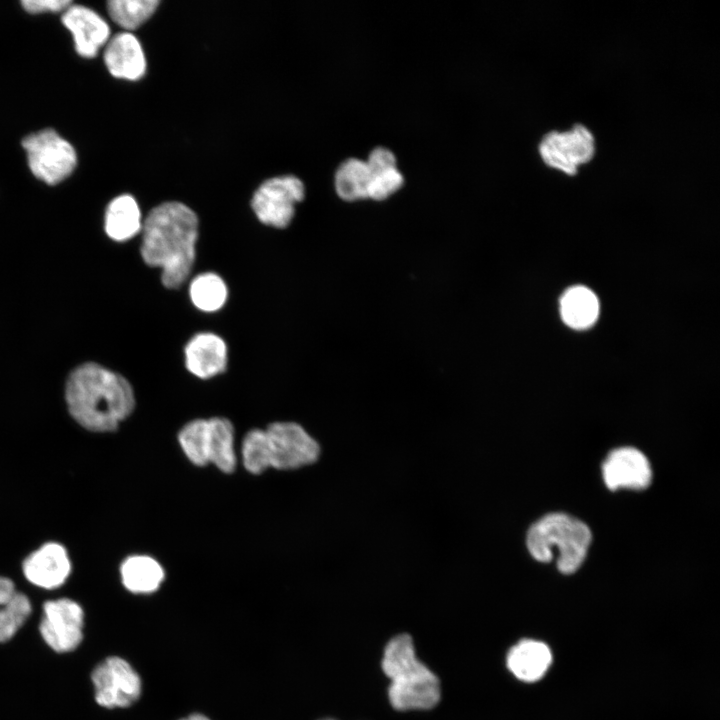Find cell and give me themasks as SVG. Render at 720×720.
I'll use <instances>...</instances> for the list:
<instances>
[{
  "mask_svg": "<svg viewBox=\"0 0 720 720\" xmlns=\"http://www.w3.org/2000/svg\"><path fill=\"white\" fill-rule=\"evenodd\" d=\"M158 5V0H111L107 10L117 25L134 30L151 17Z\"/></svg>",
  "mask_w": 720,
  "mask_h": 720,
  "instance_id": "cb8c5ba5",
  "label": "cell"
},
{
  "mask_svg": "<svg viewBox=\"0 0 720 720\" xmlns=\"http://www.w3.org/2000/svg\"><path fill=\"white\" fill-rule=\"evenodd\" d=\"M370 171L366 161L355 158L344 161L335 174V189L346 201L368 198Z\"/></svg>",
  "mask_w": 720,
  "mask_h": 720,
  "instance_id": "7402d4cb",
  "label": "cell"
},
{
  "mask_svg": "<svg viewBox=\"0 0 720 720\" xmlns=\"http://www.w3.org/2000/svg\"><path fill=\"white\" fill-rule=\"evenodd\" d=\"M73 2L70 0H23L25 11L30 14L64 12Z\"/></svg>",
  "mask_w": 720,
  "mask_h": 720,
  "instance_id": "83f0119b",
  "label": "cell"
},
{
  "mask_svg": "<svg viewBox=\"0 0 720 720\" xmlns=\"http://www.w3.org/2000/svg\"><path fill=\"white\" fill-rule=\"evenodd\" d=\"M197 237V216L183 203L164 202L146 216L140 253L147 265L161 268L166 288L180 287L189 276Z\"/></svg>",
  "mask_w": 720,
  "mask_h": 720,
  "instance_id": "6da1fadb",
  "label": "cell"
},
{
  "mask_svg": "<svg viewBox=\"0 0 720 720\" xmlns=\"http://www.w3.org/2000/svg\"><path fill=\"white\" fill-rule=\"evenodd\" d=\"M22 147L26 151L30 171L49 185L66 179L77 165L73 145L51 128L27 135L22 140Z\"/></svg>",
  "mask_w": 720,
  "mask_h": 720,
  "instance_id": "5b68a950",
  "label": "cell"
},
{
  "mask_svg": "<svg viewBox=\"0 0 720 720\" xmlns=\"http://www.w3.org/2000/svg\"><path fill=\"white\" fill-rule=\"evenodd\" d=\"M263 431L269 467L297 469L316 462L320 456L318 442L298 423L276 422Z\"/></svg>",
  "mask_w": 720,
  "mask_h": 720,
  "instance_id": "8992f818",
  "label": "cell"
},
{
  "mask_svg": "<svg viewBox=\"0 0 720 720\" xmlns=\"http://www.w3.org/2000/svg\"><path fill=\"white\" fill-rule=\"evenodd\" d=\"M22 570L25 578L31 584L42 589L53 590L66 582L72 565L63 545L48 542L25 558Z\"/></svg>",
  "mask_w": 720,
  "mask_h": 720,
  "instance_id": "7c38bea8",
  "label": "cell"
},
{
  "mask_svg": "<svg viewBox=\"0 0 720 720\" xmlns=\"http://www.w3.org/2000/svg\"><path fill=\"white\" fill-rule=\"evenodd\" d=\"M66 402L74 420L92 432H111L134 410L130 383L96 363L76 368L66 385Z\"/></svg>",
  "mask_w": 720,
  "mask_h": 720,
  "instance_id": "7a4b0ae2",
  "label": "cell"
},
{
  "mask_svg": "<svg viewBox=\"0 0 720 720\" xmlns=\"http://www.w3.org/2000/svg\"><path fill=\"white\" fill-rule=\"evenodd\" d=\"M385 675L390 679L388 698L396 710H426L438 704L439 679L417 656L396 663Z\"/></svg>",
  "mask_w": 720,
  "mask_h": 720,
  "instance_id": "277c9868",
  "label": "cell"
},
{
  "mask_svg": "<svg viewBox=\"0 0 720 720\" xmlns=\"http://www.w3.org/2000/svg\"><path fill=\"white\" fill-rule=\"evenodd\" d=\"M207 458L208 464H214L224 473L234 471L236 466L234 429L228 419L223 417L208 419Z\"/></svg>",
  "mask_w": 720,
  "mask_h": 720,
  "instance_id": "44dd1931",
  "label": "cell"
},
{
  "mask_svg": "<svg viewBox=\"0 0 720 720\" xmlns=\"http://www.w3.org/2000/svg\"><path fill=\"white\" fill-rule=\"evenodd\" d=\"M95 701L107 709L127 708L141 695L138 673L123 658L110 656L98 663L91 673Z\"/></svg>",
  "mask_w": 720,
  "mask_h": 720,
  "instance_id": "52a82bcc",
  "label": "cell"
},
{
  "mask_svg": "<svg viewBox=\"0 0 720 720\" xmlns=\"http://www.w3.org/2000/svg\"><path fill=\"white\" fill-rule=\"evenodd\" d=\"M242 460L246 470L252 474L269 468L263 430L253 429L246 434L242 443Z\"/></svg>",
  "mask_w": 720,
  "mask_h": 720,
  "instance_id": "484cf974",
  "label": "cell"
},
{
  "mask_svg": "<svg viewBox=\"0 0 720 720\" xmlns=\"http://www.w3.org/2000/svg\"><path fill=\"white\" fill-rule=\"evenodd\" d=\"M227 295L228 290L224 280L212 272L197 275L189 286L192 303L205 312H214L222 308Z\"/></svg>",
  "mask_w": 720,
  "mask_h": 720,
  "instance_id": "603a6c76",
  "label": "cell"
},
{
  "mask_svg": "<svg viewBox=\"0 0 720 720\" xmlns=\"http://www.w3.org/2000/svg\"><path fill=\"white\" fill-rule=\"evenodd\" d=\"M124 587L135 594H148L156 591L163 579L164 571L153 558L134 555L126 558L120 567Z\"/></svg>",
  "mask_w": 720,
  "mask_h": 720,
  "instance_id": "d6986e66",
  "label": "cell"
},
{
  "mask_svg": "<svg viewBox=\"0 0 720 720\" xmlns=\"http://www.w3.org/2000/svg\"><path fill=\"white\" fill-rule=\"evenodd\" d=\"M141 229L140 209L131 195H120L109 203L105 212V231L111 239L125 241Z\"/></svg>",
  "mask_w": 720,
  "mask_h": 720,
  "instance_id": "ac0fdd59",
  "label": "cell"
},
{
  "mask_svg": "<svg viewBox=\"0 0 720 720\" xmlns=\"http://www.w3.org/2000/svg\"><path fill=\"white\" fill-rule=\"evenodd\" d=\"M207 436L208 419L190 421L178 434V440L183 452L197 466L208 464Z\"/></svg>",
  "mask_w": 720,
  "mask_h": 720,
  "instance_id": "d4e9b609",
  "label": "cell"
},
{
  "mask_svg": "<svg viewBox=\"0 0 720 720\" xmlns=\"http://www.w3.org/2000/svg\"><path fill=\"white\" fill-rule=\"evenodd\" d=\"M32 612L29 598L13 581L0 576V643L12 639Z\"/></svg>",
  "mask_w": 720,
  "mask_h": 720,
  "instance_id": "e0dca14e",
  "label": "cell"
},
{
  "mask_svg": "<svg viewBox=\"0 0 720 720\" xmlns=\"http://www.w3.org/2000/svg\"><path fill=\"white\" fill-rule=\"evenodd\" d=\"M589 527L565 513H550L528 530L526 545L531 556L549 562L557 552L556 564L563 574L574 573L583 563L591 542Z\"/></svg>",
  "mask_w": 720,
  "mask_h": 720,
  "instance_id": "3957f363",
  "label": "cell"
},
{
  "mask_svg": "<svg viewBox=\"0 0 720 720\" xmlns=\"http://www.w3.org/2000/svg\"><path fill=\"white\" fill-rule=\"evenodd\" d=\"M602 475L610 490H642L650 485L652 470L641 451L633 447H621L608 454L602 464Z\"/></svg>",
  "mask_w": 720,
  "mask_h": 720,
  "instance_id": "8fae6325",
  "label": "cell"
},
{
  "mask_svg": "<svg viewBox=\"0 0 720 720\" xmlns=\"http://www.w3.org/2000/svg\"><path fill=\"white\" fill-rule=\"evenodd\" d=\"M552 662L550 648L541 641L524 639L509 650L506 664L519 680L534 682L541 679Z\"/></svg>",
  "mask_w": 720,
  "mask_h": 720,
  "instance_id": "2e32d148",
  "label": "cell"
},
{
  "mask_svg": "<svg viewBox=\"0 0 720 720\" xmlns=\"http://www.w3.org/2000/svg\"><path fill=\"white\" fill-rule=\"evenodd\" d=\"M187 369L201 379L222 373L227 365V346L216 334L204 332L194 335L185 346Z\"/></svg>",
  "mask_w": 720,
  "mask_h": 720,
  "instance_id": "9a60e30c",
  "label": "cell"
},
{
  "mask_svg": "<svg viewBox=\"0 0 720 720\" xmlns=\"http://www.w3.org/2000/svg\"><path fill=\"white\" fill-rule=\"evenodd\" d=\"M304 193V184L297 177H274L255 191L251 206L263 224L285 228L294 217L295 205L303 200Z\"/></svg>",
  "mask_w": 720,
  "mask_h": 720,
  "instance_id": "ba28073f",
  "label": "cell"
},
{
  "mask_svg": "<svg viewBox=\"0 0 720 720\" xmlns=\"http://www.w3.org/2000/svg\"><path fill=\"white\" fill-rule=\"evenodd\" d=\"M180 720H210V719H209L208 717H206L205 715H202V714H199V713H194V714H191V715H189V716H187V717H184V718H182V719H180Z\"/></svg>",
  "mask_w": 720,
  "mask_h": 720,
  "instance_id": "f1b7e54d",
  "label": "cell"
},
{
  "mask_svg": "<svg viewBox=\"0 0 720 720\" xmlns=\"http://www.w3.org/2000/svg\"><path fill=\"white\" fill-rule=\"evenodd\" d=\"M84 611L69 598L48 600L43 605L39 632L44 642L57 653L75 650L83 639Z\"/></svg>",
  "mask_w": 720,
  "mask_h": 720,
  "instance_id": "30bf717a",
  "label": "cell"
},
{
  "mask_svg": "<svg viewBox=\"0 0 720 720\" xmlns=\"http://www.w3.org/2000/svg\"><path fill=\"white\" fill-rule=\"evenodd\" d=\"M538 150L548 167L572 176L581 165L592 159L595 152L594 137L584 125L576 124L567 131L545 134Z\"/></svg>",
  "mask_w": 720,
  "mask_h": 720,
  "instance_id": "9c48e42d",
  "label": "cell"
},
{
  "mask_svg": "<svg viewBox=\"0 0 720 720\" xmlns=\"http://www.w3.org/2000/svg\"><path fill=\"white\" fill-rule=\"evenodd\" d=\"M370 182L368 198L373 200H384L399 190L404 183V178L397 166H389L379 169H369Z\"/></svg>",
  "mask_w": 720,
  "mask_h": 720,
  "instance_id": "4316f807",
  "label": "cell"
},
{
  "mask_svg": "<svg viewBox=\"0 0 720 720\" xmlns=\"http://www.w3.org/2000/svg\"><path fill=\"white\" fill-rule=\"evenodd\" d=\"M105 65L116 78L138 80L145 74L146 59L137 37L126 31L109 38L103 54Z\"/></svg>",
  "mask_w": 720,
  "mask_h": 720,
  "instance_id": "5bb4252c",
  "label": "cell"
},
{
  "mask_svg": "<svg viewBox=\"0 0 720 720\" xmlns=\"http://www.w3.org/2000/svg\"><path fill=\"white\" fill-rule=\"evenodd\" d=\"M73 36L76 52L85 58L95 57L110 38L107 22L93 9L72 3L61 17Z\"/></svg>",
  "mask_w": 720,
  "mask_h": 720,
  "instance_id": "4fadbf2b",
  "label": "cell"
},
{
  "mask_svg": "<svg viewBox=\"0 0 720 720\" xmlns=\"http://www.w3.org/2000/svg\"><path fill=\"white\" fill-rule=\"evenodd\" d=\"M563 321L574 329L593 325L599 314L596 295L584 286H574L565 291L560 300Z\"/></svg>",
  "mask_w": 720,
  "mask_h": 720,
  "instance_id": "ffe728a7",
  "label": "cell"
}]
</instances>
